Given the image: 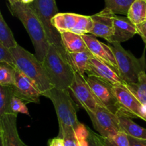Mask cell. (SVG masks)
<instances>
[{"instance_id": "cell-1", "label": "cell", "mask_w": 146, "mask_h": 146, "mask_svg": "<svg viewBox=\"0 0 146 146\" xmlns=\"http://www.w3.org/2000/svg\"><path fill=\"white\" fill-rule=\"evenodd\" d=\"M9 8L12 15L18 18L24 26L32 42L36 57L43 62L51 44L41 20L29 4L21 1L9 4Z\"/></svg>"}, {"instance_id": "cell-2", "label": "cell", "mask_w": 146, "mask_h": 146, "mask_svg": "<svg viewBox=\"0 0 146 146\" xmlns=\"http://www.w3.org/2000/svg\"><path fill=\"white\" fill-rule=\"evenodd\" d=\"M42 96L49 99L54 106L59 125L58 137L62 138L66 133L75 130L80 122L77 118V107L68 90L53 87L43 93Z\"/></svg>"}, {"instance_id": "cell-3", "label": "cell", "mask_w": 146, "mask_h": 146, "mask_svg": "<svg viewBox=\"0 0 146 146\" xmlns=\"http://www.w3.org/2000/svg\"><path fill=\"white\" fill-rule=\"evenodd\" d=\"M42 63L54 87L60 90H69L76 72L55 45H50Z\"/></svg>"}, {"instance_id": "cell-4", "label": "cell", "mask_w": 146, "mask_h": 146, "mask_svg": "<svg viewBox=\"0 0 146 146\" xmlns=\"http://www.w3.org/2000/svg\"><path fill=\"white\" fill-rule=\"evenodd\" d=\"M11 51L15 59L17 69L36 84L41 92V95L54 87L46 73L43 63L36 55L26 50L19 44L11 49Z\"/></svg>"}, {"instance_id": "cell-5", "label": "cell", "mask_w": 146, "mask_h": 146, "mask_svg": "<svg viewBox=\"0 0 146 146\" xmlns=\"http://www.w3.org/2000/svg\"><path fill=\"white\" fill-rule=\"evenodd\" d=\"M112 44L110 46L116 59L119 76L127 84L136 83L140 73L143 71L146 72L145 56L137 58L132 53L125 50L121 43L113 42Z\"/></svg>"}, {"instance_id": "cell-6", "label": "cell", "mask_w": 146, "mask_h": 146, "mask_svg": "<svg viewBox=\"0 0 146 146\" xmlns=\"http://www.w3.org/2000/svg\"><path fill=\"white\" fill-rule=\"evenodd\" d=\"M29 5L41 20L50 44L55 45L61 54L66 58L67 53L61 43V34L51 23L53 17L58 14L55 0H34Z\"/></svg>"}, {"instance_id": "cell-7", "label": "cell", "mask_w": 146, "mask_h": 146, "mask_svg": "<svg viewBox=\"0 0 146 146\" xmlns=\"http://www.w3.org/2000/svg\"><path fill=\"white\" fill-rule=\"evenodd\" d=\"M85 79L98 105L105 107L115 115L122 113L112 84L95 76L87 75Z\"/></svg>"}, {"instance_id": "cell-8", "label": "cell", "mask_w": 146, "mask_h": 146, "mask_svg": "<svg viewBox=\"0 0 146 146\" xmlns=\"http://www.w3.org/2000/svg\"><path fill=\"white\" fill-rule=\"evenodd\" d=\"M94 129L104 137L114 136L121 132L117 115L98 105L93 112H88Z\"/></svg>"}, {"instance_id": "cell-9", "label": "cell", "mask_w": 146, "mask_h": 146, "mask_svg": "<svg viewBox=\"0 0 146 146\" xmlns=\"http://www.w3.org/2000/svg\"><path fill=\"white\" fill-rule=\"evenodd\" d=\"M113 91L122 113L146 122V104H142L125 84L113 86Z\"/></svg>"}, {"instance_id": "cell-10", "label": "cell", "mask_w": 146, "mask_h": 146, "mask_svg": "<svg viewBox=\"0 0 146 146\" xmlns=\"http://www.w3.org/2000/svg\"><path fill=\"white\" fill-rule=\"evenodd\" d=\"M14 96L27 103H39L41 92L36 84L20 72L18 69L15 70L14 83L11 87Z\"/></svg>"}, {"instance_id": "cell-11", "label": "cell", "mask_w": 146, "mask_h": 146, "mask_svg": "<svg viewBox=\"0 0 146 146\" xmlns=\"http://www.w3.org/2000/svg\"><path fill=\"white\" fill-rule=\"evenodd\" d=\"M69 90L72 92L74 97L86 113L94 111L98 105L86 80L85 76L75 72L74 80L70 86Z\"/></svg>"}, {"instance_id": "cell-12", "label": "cell", "mask_w": 146, "mask_h": 146, "mask_svg": "<svg viewBox=\"0 0 146 146\" xmlns=\"http://www.w3.org/2000/svg\"><path fill=\"white\" fill-rule=\"evenodd\" d=\"M82 37L86 44L87 49L92 55L110 66L119 75L116 59L111 46L100 42L92 34H84L82 35Z\"/></svg>"}, {"instance_id": "cell-13", "label": "cell", "mask_w": 146, "mask_h": 146, "mask_svg": "<svg viewBox=\"0 0 146 146\" xmlns=\"http://www.w3.org/2000/svg\"><path fill=\"white\" fill-rule=\"evenodd\" d=\"M115 17V14L108 8L91 16L94 26L90 34L96 37H103L108 41L113 34Z\"/></svg>"}, {"instance_id": "cell-14", "label": "cell", "mask_w": 146, "mask_h": 146, "mask_svg": "<svg viewBox=\"0 0 146 146\" xmlns=\"http://www.w3.org/2000/svg\"><path fill=\"white\" fill-rule=\"evenodd\" d=\"M86 74L88 76H95L113 86L125 84V82L115 72V70L106 63L91 56Z\"/></svg>"}, {"instance_id": "cell-15", "label": "cell", "mask_w": 146, "mask_h": 146, "mask_svg": "<svg viewBox=\"0 0 146 146\" xmlns=\"http://www.w3.org/2000/svg\"><path fill=\"white\" fill-rule=\"evenodd\" d=\"M17 121L16 113H7L0 117V134L5 146H27L19 135Z\"/></svg>"}, {"instance_id": "cell-16", "label": "cell", "mask_w": 146, "mask_h": 146, "mask_svg": "<svg viewBox=\"0 0 146 146\" xmlns=\"http://www.w3.org/2000/svg\"><path fill=\"white\" fill-rule=\"evenodd\" d=\"M136 34V25L133 24L128 17L115 15L113 34L108 42L109 43H121L130 40Z\"/></svg>"}, {"instance_id": "cell-17", "label": "cell", "mask_w": 146, "mask_h": 146, "mask_svg": "<svg viewBox=\"0 0 146 146\" xmlns=\"http://www.w3.org/2000/svg\"><path fill=\"white\" fill-rule=\"evenodd\" d=\"M117 116L119 121L121 132H123L127 135L133 137L146 140V128L138 125L133 121L131 119L132 117L124 113H119Z\"/></svg>"}, {"instance_id": "cell-18", "label": "cell", "mask_w": 146, "mask_h": 146, "mask_svg": "<svg viewBox=\"0 0 146 146\" xmlns=\"http://www.w3.org/2000/svg\"><path fill=\"white\" fill-rule=\"evenodd\" d=\"M61 43L66 53L81 52L87 50L82 35L72 31H66L61 34Z\"/></svg>"}, {"instance_id": "cell-19", "label": "cell", "mask_w": 146, "mask_h": 146, "mask_svg": "<svg viewBox=\"0 0 146 146\" xmlns=\"http://www.w3.org/2000/svg\"><path fill=\"white\" fill-rule=\"evenodd\" d=\"M79 15L74 13H58L53 17L51 23L60 34L66 31H73Z\"/></svg>"}, {"instance_id": "cell-20", "label": "cell", "mask_w": 146, "mask_h": 146, "mask_svg": "<svg viewBox=\"0 0 146 146\" xmlns=\"http://www.w3.org/2000/svg\"><path fill=\"white\" fill-rule=\"evenodd\" d=\"M92 55L91 52L86 50L81 52L67 53L66 58L71 67L76 72L84 76L88 68L89 60Z\"/></svg>"}, {"instance_id": "cell-21", "label": "cell", "mask_w": 146, "mask_h": 146, "mask_svg": "<svg viewBox=\"0 0 146 146\" xmlns=\"http://www.w3.org/2000/svg\"><path fill=\"white\" fill-rule=\"evenodd\" d=\"M127 17L135 25L146 21V0H135L128 10Z\"/></svg>"}, {"instance_id": "cell-22", "label": "cell", "mask_w": 146, "mask_h": 146, "mask_svg": "<svg viewBox=\"0 0 146 146\" xmlns=\"http://www.w3.org/2000/svg\"><path fill=\"white\" fill-rule=\"evenodd\" d=\"M127 88L134 94L142 104H146V72H141L136 83H125Z\"/></svg>"}, {"instance_id": "cell-23", "label": "cell", "mask_w": 146, "mask_h": 146, "mask_svg": "<svg viewBox=\"0 0 146 146\" xmlns=\"http://www.w3.org/2000/svg\"><path fill=\"white\" fill-rule=\"evenodd\" d=\"M0 44L8 49H12L18 45L13 33L0 13Z\"/></svg>"}, {"instance_id": "cell-24", "label": "cell", "mask_w": 146, "mask_h": 146, "mask_svg": "<svg viewBox=\"0 0 146 146\" xmlns=\"http://www.w3.org/2000/svg\"><path fill=\"white\" fill-rule=\"evenodd\" d=\"M105 8L111 9L114 14H128V10L135 0H104Z\"/></svg>"}, {"instance_id": "cell-25", "label": "cell", "mask_w": 146, "mask_h": 146, "mask_svg": "<svg viewBox=\"0 0 146 146\" xmlns=\"http://www.w3.org/2000/svg\"><path fill=\"white\" fill-rule=\"evenodd\" d=\"M13 95L11 87L0 85V117L7 113H12L11 100Z\"/></svg>"}, {"instance_id": "cell-26", "label": "cell", "mask_w": 146, "mask_h": 146, "mask_svg": "<svg viewBox=\"0 0 146 146\" xmlns=\"http://www.w3.org/2000/svg\"><path fill=\"white\" fill-rule=\"evenodd\" d=\"M16 69L7 63L0 62V85L11 87L14 84Z\"/></svg>"}, {"instance_id": "cell-27", "label": "cell", "mask_w": 146, "mask_h": 146, "mask_svg": "<svg viewBox=\"0 0 146 146\" xmlns=\"http://www.w3.org/2000/svg\"><path fill=\"white\" fill-rule=\"evenodd\" d=\"M93 20L91 16L79 15L77 24L72 32L78 34L79 35H84L90 33L93 29Z\"/></svg>"}, {"instance_id": "cell-28", "label": "cell", "mask_w": 146, "mask_h": 146, "mask_svg": "<svg viewBox=\"0 0 146 146\" xmlns=\"http://www.w3.org/2000/svg\"><path fill=\"white\" fill-rule=\"evenodd\" d=\"M101 137L104 146H131L128 136L123 132L109 137Z\"/></svg>"}, {"instance_id": "cell-29", "label": "cell", "mask_w": 146, "mask_h": 146, "mask_svg": "<svg viewBox=\"0 0 146 146\" xmlns=\"http://www.w3.org/2000/svg\"><path fill=\"white\" fill-rule=\"evenodd\" d=\"M0 62H4L17 68L16 61L10 49L7 48L3 44H0Z\"/></svg>"}, {"instance_id": "cell-30", "label": "cell", "mask_w": 146, "mask_h": 146, "mask_svg": "<svg viewBox=\"0 0 146 146\" xmlns=\"http://www.w3.org/2000/svg\"><path fill=\"white\" fill-rule=\"evenodd\" d=\"M11 110L12 113H22V114L29 115L26 103L21 99L13 95L11 100Z\"/></svg>"}, {"instance_id": "cell-31", "label": "cell", "mask_w": 146, "mask_h": 146, "mask_svg": "<svg viewBox=\"0 0 146 146\" xmlns=\"http://www.w3.org/2000/svg\"><path fill=\"white\" fill-rule=\"evenodd\" d=\"M88 146H104L101 136L94 133L89 127H88Z\"/></svg>"}, {"instance_id": "cell-32", "label": "cell", "mask_w": 146, "mask_h": 146, "mask_svg": "<svg viewBox=\"0 0 146 146\" xmlns=\"http://www.w3.org/2000/svg\"><path fill=\"white\" fill-rule=\"evenodd\" d=\"M64 140L65 146H78L75 130L66 133L62 137Z\"/></svg>"}, {"instance_id": "cell-33", "label": "cell", "mask_w": 146, "mask_h": 146, "mask_svg": "<svg viewBox=\"0 0 146 146\" xmlns=\"http://www.w3.org/2000/svg\"><path fill=\"white\" fill-rule=\"evenodd\" d=\"M136 29L137 34L141 36L144 42L146 44V21L142 24L136 25Z\"/></svg>"}, {"instance_id": "cell-34", "label": "cell", "mask_w": 146, "mask_h": 146, "mask_svg": "<svg viewBox=\"0 0 146 146\" xmlns=\"http://www.w3.org/2000/svg\"><path fill=\"white\" fill-rule=\"evenodd\" d=\"M128 139L131 146H146V140L144 139L135 138L131 136H128Z\"/></svg>"}, {"instance_id": "cell-35", "label": "cell", "mask_w": 146, "mask_h": 146, "mask_svg": "<svg viewBox=\"0 0 146 146\" xmlns=\"http://www.w3.org/2000/svg\"><path fill=\"white\" fill-rule=\"evenodd\" d=\"M48 146H65L64 139L58 136L54 138L50 139L48 142Z\"/></svg>"}, {"instance_id": "cell-36", "label": "cell", "mask_w": 146, "mask_h": 146, "mask_svg": "<svg viewBox=\"0 0 146 146\" xmlns=\"http://www.w3.org/2000/svg\"><path fill=\"white\" fill-rule=\"evenodd\" d=\"M20 1H21L22 3H24V4H31V3H32L34 0H20Z\"/></svg>"}, {"instance_id": "cell-37", "label": "cell", "mask_w": 146, "mask_h": 146, "mask_svg": "<svg viewBox=\"0 0 146 146\" xmlns=\"http://www.w3.org/2000/svg\"><path fill=\"white\" fill-rule=\"evenodd\" d=\"M9 2V4H13L16 2H18V1H20V0H8Z\"/></svg>"}]
</instances>
